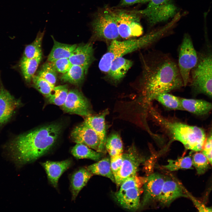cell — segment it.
<instances>
[{"label":"cell","mask_w":212,"mask_h":212,"mask_svg":"<svg viewBox=\"0 0 212 212\" xmlns=\"http://www.w3.org/2000/svg\"><path fill=\"white\" fill-rule=\"evenodd\" d=\"M167 164L163 168L170 171H177L181 169H193L192 157L190 155L180 157L175 160L169 159Z\"/></svg>","instance_id":"32"},{"label":"cell","mask_w":212,"mask_h":212,"mask_svg":"<svg viewBox=\"0 0 212 212\" xmlns=\"http://www.w3.org/2000/svg\"><path fill=\"white\" fill-rule=\"evenodd\" d=\"M91 26L93 35L96 38L113 40L120 36L113 8L105 6L98 9Z\"/></svg>","instance_id":"6"},{"label":"cell","mask_w":212,"mask_h":212,"mask_svg":"<svg viewBox=\"0 0 212 212\" xmlns=\"http://www.w3.org/2000/svg\"><path fill=\"white\" fill-rule=\"evenodd\" d=\"M122 155L112 157H110L111 169L114 177L119 171L122 165Z\"/></svg>","instance_id":"39"},{"label":"cell","mask_w":212,"mask_h":212,"mask_svg":"<svg viewBox=\"0 0 212 212\" xmlns=\"http://www.w3.org/2000/svg\"><path fill=\"white\" fill-rule=\"evenodd\" d=\"M165 179L157 173L151 174L145 178L143 184V194L141 203L144 206L155 200H158Z\"/></svg>","instance_id":"15"},{"label":"cell","mask_w":212,"mask_h":212,"mask_svg":"<svg viewBox=\"0 0 212 212\" xmlns=\"http://www.w3.org/2000/svg\"><path fill=\"white\" fill-rule=\"evenodd\" d=\"M183 110L198 115L208 113L212 110V103L200 99L180 98Z\"/></svg>","instance_id":"21"},{"label":"cell","mask_w":212,"mask_h":212,"mask_svg":"<svg viewBox=\"0 0 212 212\" xmlns=\"http://www.w3.org/2000/svg\"><path fill=\"white\" fill-rule=\"evenodd\" d=\"M120 187L114 194L116 200L125 209L132 211L137 210L140 206L141 187L136 186L127 181L123 182Z\"/></svg>","instance_id":"11"},{"label":"cell","mask_w":212,"mask_h":212,"mask_svg":"<svg viewBox=\"0 0 212 212\" xmlns=\"http://www.w3.org/2000/svg\"><path fill=\"white\" fill-rule=\"evenodd\" d=\"M198 60V56L191 38L186 34L180 47L178 64L184 86L190 82V72L196 65Z\"/></svg>","instance_id":"9"},{"label":"cell","mask_w":212,"mask_h":212,"mask_svg":"<svg viewBox=\"0 0 212 212\" xmlns=\"http://www.w3.org/2000/svg\"><path fill=\"white\" fill-rule=\"evenodd\" d=\"M57 72L51 62H49L43 65L37 75L55 85L57 80Z\"/></svg>","instance_id":"33"},{"label":"cell","mask_w":212,"mask_h":212,"mask_svg":"<svg viewBox=\"0 0 212 212\" xmlns=\"http://www.w3.org/2000/svg\"><path fill=\"white\" fill-rule=\"evenodd\" d=\"M51 37L54 45L47 57L48 62H52L63 58H69L77 45L61 43L56 41L52 36Z\"/></svg>","instance_id":"22"},{"label":"cell","mask_w":212,"mask_h":212,"mask_svg":"<svg viewBox=\"0 0 212 212\" xmlns=\"http://www.w3.org/2000/svg\"><path fill=\"white\" fill-rule=\"evenodd\" d=\"M71 137L76 144H84L97 151L100 139L95 131L84 121L73 129Z\"/></svg>","instance_id":"14"},{"label":"cell","mask_w":212,"mask_h":212,"mask_svg":"<svg viewBox=\"0 0 212 212\" xmlns=\"http://www.w3.org/2000/svg\"><path fill=\"white\" fill-rule=\"evenodd\" d=\"M93 175L86 167L81 168L72 174L70 179V189L72 201L76 199L80 192Z\"/></svg>","instance_id":"20"},{"label":"cell","mask_w":212,"mask_h":212,"mask_svg":"<svg viewBox=\"0 0 212 212\" xmlns=\"http://www.w3.org/2000/svg\"><path fill=\"white\" fill-rule=\"evenodd\" d=\"M51 62L57 72L63 74L67 72L72 65L68 58L60 59Z\"/></svg>","instance_id":"36"},{"label":"cell","mask_w":212,"mask_h":212,"mask_svg":"<svg viewBox=\"0 0 212 212\" xmlns=\"http://www.w3.org/2000/svg\"><path fill=\"white\" fill-rule=\"evenodd\" d=\"M183 188L185 193L188 197H189L191 200L199 211L201 212H212V207H209L206 206L191 195L183 186Z\"/></svg>","instance_id":"38"},{"label":"cell","mask_w":212,"mask_h":212,"mask_svg":"<svg viewBox=\"0 0 212 212\" xmlns=\"http://www.w3.org/2000/svg\"><path fill=\"white\" fill-rule=\"evenodd\" d=\"M121 166L115 176V183L117 188L127 178L137 175L140 166L145 161L134 146L130 147L122 155Z\"/></svg>","instance_id":"10"},{"label":"cell","mask_w":212,"mask_h":212,"mask_svg":"<svg viewBox=\"0 0 212 212\" xmlns=\"http://www.w3.org/2000/svg\"><path fill=\"white\" fill-rule=\"evenodd\" d=\"M62 128L61 124L44 125L19 135L4 146L10 159L17 167L32 163L54 146Z\"/></svg>","instance_id":"2"},{"label":"cell","mask_w":212,"mask_h":212,"mask_svg":"<svg viewBox=\"0 0 212 212\" xmlns=\"http://www.w3.org/2000/svg\"><path fill=\"white\" fill-rule=\"evenodd\" d=\"M72 163L71 159H67L58 162L47 161L40 163L46 171L50 184L57 188L59 178L70 167Z\"/></svg>","instance_id":"18"},{"label":"cell","mask_w":212,"mask_h":212,"mask_svg":"<svg viewBox=\"0 0 212 212\" xmlns=\"http://www.w3.org/2000/svg\"><path fill=\"white\" fill-rule=\"evenodd\" d=\"M86 168L93 175L105 177L115 183V177L111 169L110 159L106 158L101 159Z\"/></svg>","instance_id":"24"},{"label":"cell","mask_w":212,"mask_h":212,"mask_svg":"<svg viewBox=\"0 0 212 212\" xmlns=\"http://www.w3.org/2000/svg\"><path fill=\"white\" fill-rule=\"evenodd\" d=\"M87 72L83 67L79 65H72L69 70L62 74L61 80L64 82L78 85L83 80Z\"/></svg>","instance_id":"27"},{"label":"cell","mask_w":212,"mask_h":212,"mask_svg":"<svg viewBox=\"0 0 212 212\" xmlns=\"http://www.w3.org/2000/svg\"><path fill=\"white\" fill-rule=\"evenodd\" d=\"M180 197H188L183 186L173 180L165 179L158 199L160 203L167 206Z\"/></svg>","instance_id":"16"},{"label":"cell","mask_w":212,"mask_h":212,"mask_svg":"<svg viewBox=\"0 0 212 212\" xmlns=\"http://www.w3.org/2000/svg\"><path fill=\"white\" fill-rule=\"evenodd\" d=\"M45 32H39L34 41L26 47L23 57L31 58L42 55V44Z\"/></svg>","instance_id":"30"},{"label":"cell","mask_w":212,"mask_h":212,"mask_svg":"<svg viewBox=\"0 0 212 212\" xmlns=\"http://www.w3.org/2000/svg\"><path fill=\"white\" fill-rule=\"evenodd\" d=\"M191 72L190 82L193 89L212 97V52L200 54Z\"/></svg>","instance_id":"5"},{"label":"cell","mask_w":212,"mask_h":212,"mask_svg":"<svg viewBox=\"0 0 212 212\" xmlns=\"http://www.w3.org/2000/svg\"><path fill=\"white\" fill-rule=\"evenodd\" d=\"M132 65V62L130 60L122 57H117L111 63L109 75L114 80H119L125 76Z\"/></svg>","instance_id":"23"},{"label":"cell","mask_w":212,"mask_h":212,"mask_svg":"<svg viewBox=\"0 0 212 212\" xmlns=\"http://www.w3.org/2000/svg\"><path fill=\"white\" fill-rule=\"evenodd\" d=\"M165 35V29L161 27L152 31L138 38L122 41L112 40L107 52L100 61L99 69L103 72H108L112 62L115 58L148 47Z\"/></svg>","instance_id":"4"},{"label":"cell","mask_w":212,"mask_h":212,"mask_svg":"<svg viewBox=\"0 0 212 212\" xmlns=\"http://www.w3.org/2000/svg\"><path fill=\"white\" fill-rule=\"evenodd\" d=\"M146 7L137 10L151 26L166 21L177 14V8L173 0H149Z\"/></svg>","instance_id":"8"},{"label":"cell","mask_w":212,"mask_h":212,"mask_svg":"<svg viewBox=\"0 0 212 212\" xmlns=\"http://www.w3.org/2000/svg\"><path fill=\"white\" fill-rule=\"evenodd\" d=\"M155 100L166 108L171 110H183L180 97L164 93L158 95Z\"/></svg>","instance_id":"31"},{"label":"cell","mask_w":212,"mask_h":212,"mask_svg":"<svg viewBox=\"0 0 212 212\" xmlns=\"http://www.w3.org/2000/svg\"><path fill=\"white\" fill-rule=\"evenodd\" d=\"M71 153L77 159H87L97 161L101 160L103 153L80 143L76 144L72 148Z\"/></svg>","instance_id":"26"},{"label":"cell","mask_w":212,"mask_h":212,"mask_svg":"<svg viewBox=\"0 0 212 212\" xmlns=\"http://www.w3.org/2000/svg\"><path fill=\"white\" fill-rule=\"evenodd\" d=\"M202 150L212 165V132L205 142Z\"/></svg>","instance_id":"37"},{"label":"cell","mask_w":212,"mask_h":212,"mask_svg":"<svg viewBox=\"0 0 212 212\" xmlns=\"http://www.w3.org/2000/svg\"><path fill=\"white\" fill-rule=\"evenodd\" d=\"M119 36L127 39L142 35L143 29L140 23L141 15L137 10L121 8H113Z\"/></svg>","instance_id":"7"},{"label":"cell","mask_w":212,"mask_h":212,"mask_svg":"<svg viewBox=\"0 0 212 212\" xmlns=\"http://www.w3.org/2000/svg\"><path fill=\"white\" fill-rule=\"evenodd\" d=\"M94 49L90 43L77 46L69 59L72 65L83 67L87 72L94 59Z\"/></svg>","instance_id":"19"},{"label":"cell","mask_w":212,"mask_h":212,"mask_svg":"<svg viewBox=\"0 0 212 212\" xmlns=\"http://www.w3.org/2000/svg\"><path fill=\"white\" fill-rule=\"evenodd\" d=\"M140 100L145 107L159 95L184 86L178 65L167 54L151 52L142 57Z\"/></svg>","instance_id":"1"},{"label":"cell","mask_w":212,"mask_h":212,"mask_svg":"<svg viewBox=\"0 0 212 212\" xmlns=\"http://www.w3.org/2000/svg\"><path fill=\"white\" fill-rule=\"evenodd\" d=\"M42 55L31 58L22 57L19 67L26 81L30 82L34 75L42 58Z\"/></svg>","instance_id":"25"},{"label":"cell","mask_w":212,"mask_h":212,"mask_svg":"<svg viewBox=\"0 0 212 212\" xmlns=\"http://www.w3.org/2000/svg\"><path fill=\"white\" fill-rule=\"evenodd\" d=\"M108 113L105 110L102 113L95 115L86 117L84 122L90 126L96 132L100 140L98 152L103 153L105 151L106 141L105 117Z\"/></svg>","instance_id":"17"},{"label":"cell","mask_w":212,"mask_h":212,"mask_svg":"<svg viewBox=\"0 0 212 212\" xmlns=\"http://www.w3.org/2000/svg\"><path fill=\"white\" fill-rule=\"evenodd\" d=\"M105 148L110 157L122 154L123 145L120 136L116 133L110 135L107 138Z\"/></svg>","instance_id":"29"},{"label":"cell","mask_w":212,"mask_h":212,"mask_svg":"<svg viewBox=\"0 0 212 212\" xmlns=\"http://www.w3.org/2000/svg\"><path fill=\"white\" fill-rule=\"evenodd\" d=\"M69 91L67 85H60L54 87L50 93L45 97L49 103L62 106L66 100Z\"/></svg>","instance_id":"28"},{"label":"cell","mask_w":212,"mask_h":212,"mask_svg":"<svg viewBox=\"0 0 212 212\" xmlns=\"http://www.w3.org/2000/svg\"><path fill=\"white\" fill-rule=\"evenodd\" d=\"M32 81L34 87L45 96L49 95L55 87V85L37 75H34Z\"/></svg>","instance_id":"35"},{"label":"cell","mask_w":212,"mask_h":212,"mask_svg":"<svg viewBox=\"0 0 212 212\" xmlns=\"http://www.w3.org/2000/svg\"><path fill=\"white\" fill-rule=\"evenodd\" d=\"M21 105V100L16 98L4 87L0 77V126L9 121Z\"/></svg>","instance_id":"13"},{"label":"cell","mask_w":212,"mask_h":212,"mask_svg":"<svg viewBox=\"0 0 212 212\" xmlns=\"http://www.w3.org/2000/svg\"><path fill=\"white\" fill-rule=\"evenodd\" d=\"M65 112L75 114L85 117L92 115L90 104L82 93L77 89L69 91L66 100L62 106Z\"/></svg>","instance_id":"12"},{"label":"cell","mask_w":212,"mask_h":212,"mask_svg":"<svg viewBox=\"0 0 212 212\" xmlns=\"http://www.w3.org/2000/svg\"><path fill=\"white\" fill-rule=\"evenodd\" d=\"M193 165L195 167L198 174H204L209 167V162L206 156L202 152L194 154L192 158Z\"/></svg>","instance_id":"34"},{"label":"cell","mask_w":212,"mask_h":212,"mask_svg":"<svg viewBox=\"0 0 212 212\" xmlns=\"http://www.w3.org/2000/svg\"><path fill=\"white\" fill-rule=\"evenodd\" d=\"M149 0H120L117 7L122 8L140 3H148Z\"/></svg>","instance_id":"40"},{"label":"cell","mask_w":212,"mask_h":212,"mask_svg":"<svg viewBox=\"0 0 212 212\" xmlns=\"http://www.w3.org/2000/svg\"><path fill=\"white\" fill-rule=\"evenodd\" d=\"M150 112L173 140L179 142L186 149L197 152L202 150L206 138L202 129L179 122L168 120L153 108L150 110Z\"/></svg>","instance_id":"3"}]
</instances>
